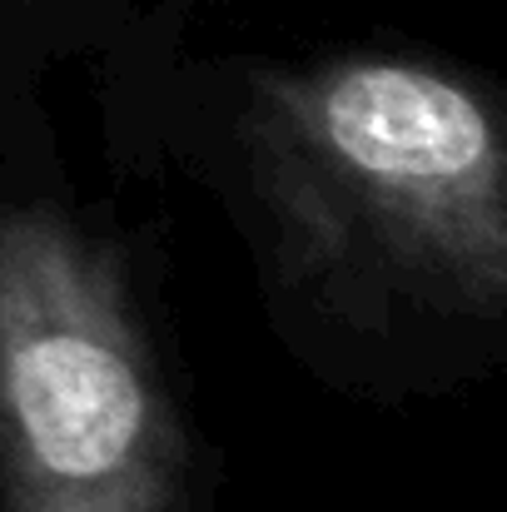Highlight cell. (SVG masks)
Returning a JSON list of instances; mask_svg holds the SVG:
<instances>
[{
    "label": "cell",
    "instance_id": "6da1fadb",
    "mask_svg": "<svg viewBox=\"0 0 507 512\" xmlns=\"http://www.w3.org/2000/svg\"><path fill=\"white\" fill-rule=\"evenodd\" d=\"M244 155L304 269L443 314H503L507 150L468 80L398 55L259 70Z\"/></svg>",
    "mask_w": 507,
    "mask_h": 512
},
{
    "label": "cell",
    "instance_id": "7a4b0ae2",
    "mask_svg": "<svg viewBox=\"0 0 507 512\" xmlns=\"http://www.w3.org/2000/svg\"><path fill=\"white\" fill-rule=\"evenodd\" d=\"M184 443L115 254L0 209V478L10 512H174Z\"/></svg>",
    "mask_w": 507,
    "mask_h": 512
}]
</instances>
